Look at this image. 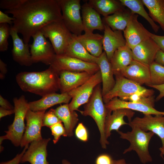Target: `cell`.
<instances>
[{
    "label": "cell",
    "instance_id": "26",
    "mask_svg": "<svg viewBox=\"0 0 164 164\" xmlns=\"http://www.w3.org/2000/svg\"><path fill=\"white\" fill-rule=\"evenodd\" d=\"M74 36L87 50L93 56L98 57L103 52L102 35L93 33H85L79 36Z\"/></svg>",
    "mask_w": 164,
    "mask_h": 164
},
{
    "label": "cell",
    "instance_id": "38",
    "mask_svg": "<svg viewBox=\"0 0 164 164\" xmlns=\"http://www.w3.org/2000/svg\"><path fill=\"white\" fill-rule=\"evenodd\" d=\"M25 0H1L0 1V8L6 11L13 10L19 6Z\"/></svg>",
    "mask_w": 164,
    "mask_h": 164
},
{
    "label": "cell",
    "instance_id": "48",
    "mask_svg": "<svg viewBox=\"0 0 164 164\" xmlns=\"http://www.w3.org/2000/svg\"><path fill=\"white\" fill-rule=\"evenodd\" d=\"M14 110H7L0 107V118L14 114Z\"/></svg>",
    "mask_w": 164,
    "mask_h": 164
},
{
    "label": "cell",
    "instance_id": "44",
    "mask_svg": "<svg viewBox=\"0 0 164 164\" xmlns=\"http://www.w3.org/2000/svg\"><path fill=\"white\" fill-rule=\"evenodd\" d=\"M148 86L155 88L159 91V94L156 98V101H158L164 97V84L161 85H156L148 84Z\"/></svg>",
    "mask_w": 164,
    "mask_h": 164
},
{
    "label": "cell",
    "instance_id": "3",
    "mask_svg": "<svg viewBox=\"0 0 164 164\" xmlns=\"http://www.w3.org/2000/svg\"><path fill=\"white\" fill-rule=\"evenodd\" d=\"M101 84L94 88L88 102L80 112L84 116H89L94 120L100 134V143L102 148L106 149L109 142L105 133V123L107 111L104 104Z\"/></svg>",
    "mask_w": 164,
    "mask_h": 164
},
{
    "label": "cell",
    "instance_id": "7",
    "mask_svg": "<svg viewBox=\"0 0 164 164\" xmlns=\"http://www.w3.org/2000/svg\"><path fill=\"white\" fill-rule=\"evenodd\" d=\"M62 12V20L73 35L79 36L84 31L80 0H57Z\"/></svg>",
    "mask_w": 164,
    "mask_h": 164
},
{
    "label": "cell",
    "instance_id": "17",
    "mask_svg": "<svg viewBox=\"0 0 164 164\" xmlns=\"http://www.w3.org/2000/svg\"><path fill=\"white\" fill-rule=\"evenodd\" d=\"M59 90L61 93H68L81 86L94 74L86 72L59 71Z\"/></svg>",
    "mask_w": 164,
    "mask_h": 164
},
{
    "label": "cell",
    "instance_id": "33",
    "mask_svg": "<svg viewBox=\"0 0 164 164\" xmlns=\"http://www.w3.org/2000/svg\"><path fill=\"white\" fill-rule=\"evenodd\" d=\"M119 1L133 13L139 15L144 18L150 24L154 32H157L158 31L159 26L155 23L145 11L142 0H119Z\"/></svg>",
    "mask_w": 164,
    "mask_h": 164
},
{
    "label": "cell",
    "instance_id": "25",
    "mask_svg": "<svg viewBox=\"0 0 164 164\" xmlns=\"http://www.w3.org/2000/svg\"><path fill=\"white\" fill-rule=\"evenodd\" d=\"M97 64L101 72L102 83V93L103 97L108 93L114 87L115 80L110 62L104 51L98 57Z\"/></svg>",
    "mask_w": 164,
    "mask_h": 164
},
{
    "label": "cell",
    "instance_id": "36",
    "mask_svg": "<svg viewBox=\"0 0 164 164\" xmlns=\"http://www.w3.org/2000/svg\"><path fill=\"white\" fill-rule=\"evenodd\" d=\"M61 121L56 114L54 109H51L44 113L43 120V127L46 126L50 128Z\"/></svg>",
    "mask_w": 164,
    "mask_h": 164
},
{
    "label": "cell",
    "instance_id": "47",
    "mask_svg": "<svg viewBox=\"0 0 164 164\" xmlns=\"http://www.w3.org/2000/svg\"><path fill=\"white\" fill-rule=\"evenodd\" d=\"M154 61L164 66V52L160 50L157 52Z\"/></svg>",
    "mask_w": 164,
    "mask_h": 164
},
{
    "label": "cell",
    "instance_id": "37",
    "mask_svg": "<svg viewBox=\"0 0 164 164\" xmlns=\"http://www.w3.org/2000/svg\"><path fill=\"white\" fill-rule=\"evenodd\" d=\"M62 122H60L50 128L53 136V142L54 144L58 142L61 136H67L64 127Z\"/></svg>",
    "mask_w": 164,
    "mask_h": 164
},
{
    "label": "cell",
    "instance_id": "9",
    "mask_svg": "<svg viewBox=\"0 0 164 164\" xmlns=\"http://www.w3.org/2000/svg\"><path fill=\"white\" fill-rule=\"evenodd\" d=\"M101 83V74L99 70L83 84L68 92L71 97V101L68 104L70 111H77L80 112L79 108L88 102L94 88Z\"/></svg>",
    "mask_w": 164,
    "mask_h": 164
},
{
    "label": "cell",
    "instance_id": "45",
    "mask_svg": "<svg viewBox=\"0 0 164 164\" xmlns=\"http://www.w3.org/2000/svg\"><path fill=\"white\" fill-rule=\"evenodd\" d=\"M0 107L7 110H13L14 106H13L6 99L4 98L2 96L0 95Z\"/></svg>",
    "mask_w": 164,
    "mask_h": 164
},
{
    "label": "cell",
    "instance_id": "21",
    "mask_svg": "<svg viewBox=\"0 0 164 164\" xmlns=\"http://www.w3.org/2000/svg\"><path fill=\"white\" fill-rule=\"evenodd\" d=\"M10 35L13 42L12 50L13 60L22 66H29L33 63L29 50V45L20 38L18 33L11 26Z\"/></svg>",
    "mask_w": 164,
    "mask_h": 164
},
{
    "label": "cell",
    "instance_id": "19",
    "mask_svg": "<svg viewBox=\"0 0 164 164\" xmlns=\"http://www.w3.org/2000/svg\"><path fill=\"white\" fill-rule=\"evenodd\" d=\"M104 26L103 39V49L110 62L115 52L119 48L126 44V40L120 30H113L103 22Z\"/></svg>",
    "mask_w": 164,
    "mask_h": 164
},
{
    "label": "cell",
    "instance_id": "49",
    "mask_svg": "<svg viewBox=\"0 0 164 164\" xmlns=\"http://www.w3.org/2000/svg\"><path fill=\"white\" fill-rule=\"evenodd\" d=\"M112 164H131L127 163L126 162L125 159H121L118 160H113Z\"/></svg>",
    "mask_w": 164,
    "mask_h": 164
},
{
    "label": "cell",
    "instance_id": "41",
    "mask_svg": "<svg viewBox=\"0 0 164 164\" xmlns=\"http://www.w3.org/2000/svg\"><path fill=\"white\" fill-rule=\"evenodd\" d=\"M150 37L159 46L160 50L164 52V36H159L151 33Z\"/></svg>",
    "mask_w": 164,
    "mask_h": 164
},
{
    "label": "cell",
    "instance_id": "14",
    "mask_svg": "<svg viewBox=\"0 0 164 164\" xmlns=\"http://www.w3.org/2000/svg\"><path fill=\"white\" fill-rule=\"evenodd\" d=\"M138 15L134 14L123 31L126 44L132 49L144 40L150 38L151 32L138 20Z\"/></svg>",
    "mask_w": 164,
    "mask_h": 164
},
{
    "label": "cell",
    "instance_id": "1",
    "mask_svg": "<svg viewBox=\"0 0 164 164\" xmlns=\"http://www.w3.org/2000/svg\"><path fill=\"white\" fill-rule=\"evenodd\" d=\"M15 18L12 28L22 34L28 44L30 38L42 28L52 22L62 20L57 0H25L16 9L5 11Z\"/></svg>",
    "mask_w": 164,
    "mask_h": 164
},
{
    "label": "cell",
    "instance_id": "35",
    "mask_svg": "<svg viewBox=\"0 0 164 164\" xmlns=\"http://www.w3.org/2000/svg\"><path fill=\"white\" fill-rule=\"evenodd\" d=\"M10 27L7 24H0V51L7 50L9 46L8 39L10 35Z\"/></svg>",
    "mask_w": 164,
    "mask_h": 164
},
{
    "label": "cell",
    "instance_id": "24",
    "mask_svg": "<svg viewBox=\"0 0 164 164\" xmlns=\"http://www.w3.org/2000/svg\"><path fill=\"white\" fill-rule=\"evenodd\" d=\"M71 99V97L68 93H51L42 97L39 100L29 102V108L34 111H46L56 104H68Z\"/></svg>",
    "mask_w": 164,
    "mask_h": 164
},
{
    "label": "cell",
    "instance_id": "29",
    "mask_svg": "<svg viewBox=\"0 0 164 164\" xmlns=\"http://www.w3.org/2000/svg\"><path fill=\"white\" fill-rule=\"evenodd\" d=\"M134 14L130 10L125 8L112 15L104 17L103 22L113 30L123 32Z\"/></svg>",
    "mask_w": 164,
    "mask_h": 164
},
{
    "label": "cell",
    "instance_id": "50",
    "mask_svg": "<svg viewBox=\"0 0 164 164\" xmlns=\"http://www.w3.org/2000/svg\"><path fill=\"white\" fill-rule=\"evenodd\" d=\"M62 164H71L66 159H63L62 161Z\"/></svg>",
    "mask_w": 164,
    "mask_h": 164
},
{
    "label": "cell",
    "instance_id": "20",
    "mask_svg": "<svg viewBox=\"0 0 164 164\" xmlns=\"http://www.w3.org/2000/svg\"><path fill=\"white\" fill-rule=\"evenodd\" d=\"M159 48L150 37L135 46L132 49L133 59L149 66L154 61Z\"/></svg>",
    "mask_w": 164,
    "mask_h": 164
},
{
    "label": "cell",
    "instance_id": "13",
    "mask_svg": "<svg viewBox=\"0 0 164 164\" xmlns=\"http://www.w3.org/2000/svg\"><path fill=\"white\" fill-rule=\"evenodd\" d=\"M142 118L136 117L128 125L131 127H135L147 132H151L160 138L162 147L164 148V115L144 114Z\"/></svg>",
    "mask_w": 164,
    "mask_h": 164
},
{
    "label": "cell",
    "instance_id": "4",
    "mask_svg": "<svg viewBox=\"0 0 164 164\" xmlns=\"http://www.w3.org/2000/svg\"><path fill=\"white\" fill-rule=\"evenodd\" d=\"M13 102L15 111L13 121L8 127V130L5 131V135L0 136V144H2L4 140L8 139L14 146L18 147L20 146L25 132L26 126L24 121L29 108V102L23 95L19 98H14Z\"/></svg>",
    "mask_w": 164,
    "mask_h": 164
},
{
    "label": "cell",
    "instance_id": "30",
    "mask_svg": "<svg viewBox=\"0 0 164 164\" xmlns=\"http://www.w3.org/2000/svg\"><path fill=\"white\" fill-rule=\"evenodd\" d=\"M64 55L89 63H97L98 60V57L90 54L73 34Z\"/></svg>",
    "mask_w": 164,
    "mask_h": 164
},
{
    "label": "cell",
    "instance_id": "8",
    "mask_svg": "<svg viewBox=\"0 0 164 164\" xmlns=\"http://www.w3.org/2000/svg\"><path fill=\"white\" fill-rule=\"evenodd\" d=\"M115 83L113 88L103 97L104 102L106 104L115 97L121 100L125 99L137 93L147 92L152 89H148L120 74H114Z\"/></svg>",
    "mask_w": 164,
    "mask_h": 164
},
{
    "label": "cell",
    "instance_id": "2",
    "mask_svg": "<svg viewBox=\"0 0 164 164\" xmlns=\"http://www.w3.org/2000/svg\"><path fill=\"white\" fill-rule=\"evenodd\" d=\"M59 72L51 65L39 72H22L16 76L18 84L25 91L42 97L59 90Z\"/></svg>",
    "mask_w": 164,
    "mask_h": 164
},
{
    "label": "cell",
    "instance_id": "27",
    "mask_svg": "<svg viewBox=\"0 0 164 164\" xmlns=\"http://www.w3.org/2000/svg\"><path fill=\"white\" fill-rule=\"evenodd\" d=\"M133 59L132 50L126 44L118 49L110 61L114 75L119 73L130 65Z\"/></svg>",
    "mask_w": 164,
    "mask_h": 164
},
{
    "label": "cell",
    "instance_id": "51",
    "mask_svg": "<svg viewBox=\"0 0 164 164\" xmlns=\"http://www.w3.org/2000/svg\"><path fill=\"white\" fill-rule=\"evenodd\" d=\"M159 150L161 152V154L164 156V148L160 147L159 148Z\"/></svg>",
    "mask_w": 164,
    "mask_h": 164
},
{
    "label": "cell",
    "instance_id": "18",
    "mask_svg": "<svg viewBox=\"0 0 164 164\" xmlns=\"http://www.w3.org/2000/svg\"><path fill=\"white\" fill-rule=\"evenodd\" d=\"M117 74L141 85L150 83L149 66L135 60Z\"/></svg>",
    "mask_w": 164,
    "mask_h": 164
},
{
    "label": "cell",
    "instance_id": "23",
    "mask_svg": "<svg viewBox=\"0 0 164 164\" xmlns=\"http://www.w3.org/2000/svg\"><path fill=\"white\" fill-rule=\"evenodd\" d=\"M84 31L92 33L95 30L104 31V26L100 15L88 3H84L81 7Z\"/></svg>",
    "mask_w": 164,
    "mask_h": 164
},
{
    "label": "cell",
    "instance_id": "11",
    "mask_svg": "<svg viewBox=\"0 0 164 164\" xmlns=\"http://www.w3.org/2000/svg\"><path fill=\"white\" fill-rule=\"evenodd\" d=\"M50 65L59 72L62 70L86 72L94 74L100 70L96 63L85 62L64 54H56Z\"/></svg>",
    "mask_w": 164,
    "mask_h": 164
},
{
    "label": "cell",
    "instance_id": "16",
    "mask_svg": "<svg viewBox=\"0 0 164 164\" xmlns=\"http://www.w3.org/2000/svg\"><path fill=\"white\" fill-rule=\"evenodd\" d=\"M51 139L43 138L32 142L23 154L21 163L29 162L31 164H49L47 159V147Z\"/></svg>",
    "mask_w": 164,
    "mask_h": 164
},
{
    "label": "cell",
    "instance_id": "34",
    "mask_svg": "<svg viewBox=\"0 0 164 164\" xmlns=\"http://www.w3.org/2000/svg\"><path fill=\"white\" fill-rule=\"evenodd\" d=\"M149 67L150 74L149 84L158 85L164 84V66L154 61Z\"/></svg>",
    "mask_w": 164,
    "mask_h": 164
},
{
    "label": "cell",
    "instance_id": "6",
    "mask_svg": "<svg viewBox=\"0 0 164 164\" xmlns=\"http://www.w3.org/2000/svg\"><path fill=\"white\" fill-rule=\"evenodd\" d=\"M40 31L50 41L56 54H64L73 37V34L67 29L62 20L51 22Z\"/></svg>",
    "mask_w": 164,
    "mask_h": 164
},
{
    "label": "cell",
    "instance_id": "5",
    "mask_svg": "<svg viewBox=\"0 0 164 164\" xmlns=\"http://www.w3.org/2000/svg\"><path fill=\"white\" fill-rule=\"evenodd\" d=\"M131 128L132 130L130 132L124 133L119 131L118 132L121 138L127 140L130 143L129 146L125 150L123 153L134 151L142 163L145 164L152 162V159L149 154V146L154 134L151 132H145L137 127Z\"/></svg>",
    "mask_w": 164,
    "mask_h": 164
},
{
    "label": "cell",
    "instance_id": "22",
    "mask_svg": "<svg viewBox=\"0 0 164 164\" xmlns=\"http://www.w3.org/2000/svg\"><path fill=\"white\" fill-rule=\"evenodd\" d=\"M111 113L108 112L105 123V133L107 139L113 130L117 132L120 128L123 125H128L124 120V117H127L129 122L131 121L135 112L132 110L127 108H121L113 111Z\"/></svg>",
    "mask_w": 164,
    "mask_h": 164
},
{
    "label": "cell",
    "instance_id": "15",
    "mask_svg": "<svg viewBox=\"0 0 164 164\" xmlns=\"http://www.w3.org/2000/svg\"><path fill=\"white\" fill-rule=\"evenodd\" d=\"M107 111L110 113L114 110L127 108L139 111L144 114L164 115V112L160 111L154 108V105L142 102H133L125 101L115 97L105 104Z\"/></svg>",
    "mask_w": 164,
    "mask_h": 164
},
{
    "label": "cell",
    "instance_id": "43",
    "mask_svg": "<svg viewBox=\"0 0 164 164\" xmlns=\"http://www.w3.org/2000/svg\"><path fill=\"white\" fill-rule=\"evenodd\" d=\"M15 18L9 17L7 14L0 11V24H7L12 25Z\"/></svg>",
    "mask_w": 164,
    "mask_h": 164
},
{
    "label": "cell",
    "instance_id": "42",
    "mask_svg": "<svg viewBox=\"0 0 164 164\" xmlns=\"http://www.w3.org/2000/svg\"><path fill=\"white\" fill-rule=\"evenodd\" d=\"M113 159L109 155L103 154L99 156L97 159L96 164H112Z\"/></svg>",
    "mask_w": 164,
    "mask_h": 164
},
{
    "label": "cell",
    "instance_id": "46",
    "mask_svg": "<svg viewBox=\"0 0 164 164\" xmlns=\"http://www.w3.org/2000/svg\"><path fill=\"white\" fill-rule=\"evenodd\" d=\"M0 78L3 79L7 72V65L3 61L0 60Z\"/></svg>",
    "mask_w": 164,
    "mask_h": 164
},
{
    "label": "cell",
    "instance_id": "39",
    "mask_svg": "<svg viewBox=\"0 0 164 164\" xmlns=\"http://www.w3.org/2000/svg\"><path fill=\"white\" fill-rule=\"evenodd\" d=\"M75 135L80 140L86 142L88 140V134L87 129L82 123L78 124L75 130Z\"/></svg>",
    "mask_w": 164,
    "mask_h": 164
},
{
    "label": "cell",
    "instance_id": "32",
    "mask_svg": "<svg viewBox=\"0 0 164 164\" xmlns=\"http://www.w3.org/2000/svg\"><path fill=\"white\" fill-rule=\"evenodd\" d=\"M147 8L149 15L164 31V0H142Z\"/></svg>",
    "mask_w": 164,
    "mask_h": 164
},
{
    "label": "cell",
    "instance_id": "10",
    "mask_svg": "<svg viewBox=\"0 0 164 164\" xmlns=\"http://www.w3.org/2000/svg\"><path fill=\"white\" fill-rule=\"evenodd\" d=\"M32 37L33 42L29 46L32 63L42 62L50 65L56 55L51 43L47 40L40 30Z\"/></svg>",
    "mask_w": 164,
    "mask_h": 164
},
{
    "label": "cell",
    "instance_id": "40",
    "mask_svg": "<svg viewBox=\"0 0 164 164\" xmlns=\"http://www.w3.org/2000/svg\"><path fill=\"white\" fill-rule=\"evenodd\" d=\"M29 146V145L25 146L21 153L17 154L12 159L8 161L1 162L0 164H19L21 163L23 154L28 148Z\"/></svg>",
    "mask_w": 164,
    "mask_h": 164
},
{
    "label": "cell",
    "instance_id": "12",
    "mask_svg": "<svg viewBox=\"0 0 164 164\" xmlns=\"http://www.w3.org/2000/svg\"><path fill=\"white\" fill-rule=\"evenodd\" d=\"M46 111H34L29 109L26 116V125L20 146L24 147L33 141L42 139L41 129Z\"/></svg>",
    "mask_w": 164,
    "mask_h": 164
},
{
    "label": "cell",
    "instance_id": "52",
    "mask_svg": "<svg viewBox=\"0 0 164 164\" xmlns=\"http://www.w3.org/2000/svg\"><path fill=\"white\" fill-rule=\"evenodd\" d=\"M0 152H2L4 149V147L2 146V145H0Z\"/></svg>",
    "mask_w": 164,
    "mask_h": 164
},
{
    "label": "cell",
    "instance_id": "28",
    "mask_svg": "<svg viewBox=\"0 0 164 164\" xmlns=\"http://www.w3.org/2000/svg\"><path fill=\"white\" fill-rule=\"evenodd\" d=\"M56 114L64 124L67 136L73 135V130L78 121V115L70 110L68 104L61 105L54 109Z\"/></svg>",
    "mask_w": 164,
    "mask_h": 164
},
{
    "label": "cell",
    "instance_id": "31",
    "mask_svg": "<svg viewBox=\"0 0 164 164\" xmlns=\"http://www.w3.org/2000/svg\"><path fill=\"white\" fill-rule=\"evenodd\" d=\"M88 3L104 17L113 14L125 8L119 0H89Z\"/></svg>",
    "mask_w": 164,
    "mask_h": 164
}]
</instances>
